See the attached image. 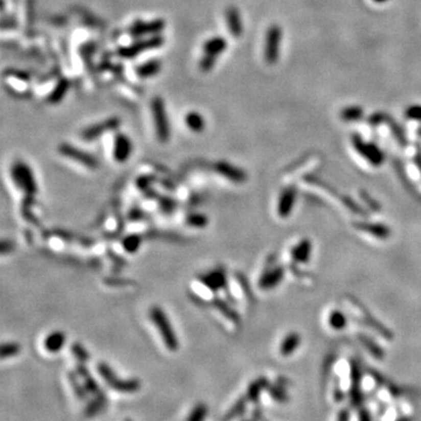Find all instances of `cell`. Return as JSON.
I'll use <instances>...</instances> for the list:
<instances>
[{
    "label": "cell",
    "instance_id": "cell-15",
    "mask_svg": "<svg viewBox=\"0 0 421 421\" xmlns=\"http://www.w3.org/2000/svg\"><path fill=\"white\" fill-rule=\"evenodd\" d=\"M199 281L206 287V288H208L212 291L225 289L226 287H227V277H226V272L222 268L214 269L212 270V272L200 275Z\"/></svg>",
    "mask_w": 421,
    "mask_h": 421
},
{
    "label": "cell",
    "instance_id": "cell-31",
    "mask_svg": "<svg viewBox=\"0 0 421 421\" xmlns=\"http://www.w3.org/2000/svg\"><path fill=\"white\" fill-rule=\"evenodd\" d=\"M213 306L216 309L219 310L222 315L226 316V318L229 319L230 322L236 323V324H238V323L240 322V316H239L237 311L234 310L233 308L230 307L226 301H222L221 298H214Z\"/></svg>",
    "mask_w": 421,
    "mask_h": 421
},
{
    "label": "cell",
    "instance_id": "cell-37",
    "mask_svg": "<svg viewBox=\"0 0 421 421\" xmlns=\"http://www.w3.org/2000/svg\"><path fill=\"white\" fill-rule=\"evenodd\" d=\"M71 351L72 354L74 355V357L78 359L79 363L87 364L89 362V359H90V355H89L86 347L82 346V344H80L78 342H74L72 344Z\"/></svg>",
    "mask_w": 421,
    "mask_h": 421
},
{
    "label": "cell",
    "instance_id": "cell-27",
    "mask_svg": "<svg viewBox=\"0 0 421 421\" xmlns=\"http://www.w3.org/2000/svg\"><path fill=\"white\" fill-rule=\"evenodd\" d=\"M71 87V82L67 79H61L56 83L55 88L51 91L47 97V102L51 104H59L66 96L68 89Z\"/></svg>",
    "mask_w": 421,
    "mask_h": 421
},
{
    "label": "cell",
    "instance_id": "cell-7",
    "mask_svg": "<svg viewBox=\"0 0 421 421\" xmlns=\"http://www.w3.org/2000/svg\"><path fill=\"white\" fill-rule=\"evenodd\" d=\"M282 28L278 25L269 26L268 31L266 33L265 41V60L267 63L274 64L278 60L280 55V44L282 42Z\"/></svg>",
    "mask_w": 421,
    "mask_h": 421
},
{
    "label": "cell",
    "instance_id": "cell-40",
    "mask_svg": "<svg viewBox=\"0 0 421 421\" xmlns=\"http://www.w3.org/2000/svg\"><path fill=\"white\" fill-rule=\"evenodd\" d=\"M267 391L269 392L270 396H272L275 402L282 403V404L288 402V395H287L286 391L283 390L281 385H274V384H269V386H268V388H267Z\"/></svg>",
    "mask_w": 421,
    "mask_h": 421
},
{
    "label": "cell",
    "instance_id": "cell-43",
    "mask_svg": "<svg viewBox=\"0 0 421 421\" xmlns=\"http://www.w3.org/2000/svg\"><path fill=\"white\" fill-rule=\"evenodd\" d=\"M363 199L365 200L368 205H370L371 208H373V209H376V211H379V209H380L378 202L376 201V200H372L371 198H370V196H368L367 193H363Z\"/></svg>",
    "mask_w": 421,
    "mask_h": 421
},
{
    "label": "cell",
    "instance_id": "cell-39",
    "mask_svg": "<svg viewBox=\"0 0 421 421\" xmlns=\"http://www.w3.org/2000/svg\"><path fill=\"white\" fill-rule=\"evenodd\" d=\"M346 317L344 316L343 313L338 310H335L333 313L330 314V317H329V324L331 325V328L335 330H343L344 328L346 325Z\"/></svg>",
    "mask_w": 421,
    "mask_h": 421
},
{
    "label": "cell",
    "instance_id": "cell-8",
    "mask_svg": "<svg viewBox=\"0 0 421 421\" xmlns=\"http://www.w3.org/2000/svg\"><path fill=\"white\" fill-rule=\"evenodd\" d=\"M58 151L60 155H62L63 157L71 158L72 160L76 161L83 167H86L90 170H96L100 167L99 160L95 156H92L91 153L82 151V150L74 147L69 143H62L59 145Z\"/></svg>",
    "mask_w": 421,
    "mask_h": 421
},
{
    "label": "cell",
    "instance_id": "cell-5",
    "mask_svg": "<svg viewBox=\"0 0 421 421\" xmlns=\"http://www.w3.org/2000/svg\"><path fill=\"white\" fill-rule=\"evenodd\" d=\"M151 110L157 138L158 141L161 142V143H167L170 139V135H171V129H170L167 109H165L164 101L161 97H155V99L152 100Z\"/></svg>",
    "mask_w": 421,
    "mask_h": 421
},
{
    "label": "cell",
    "instance_id": "cell-12",
    "mask_svg": "<svg viewBox=\"0 0 421 421\" xmlns=\"http://www.w3.org/2000/svg\"><path fill=\"white\" fill-rule=\"evenodd\" d=\"M351 387H350V400L352 407L358 408L363 403V393L360 382H362V371H360L359 363L357 360L351 362Z\"/></svg>",
    "mask_w": 421,
    "mask_h": 421
},
{
    "label": "cell",
    "instance_id": "cell-47",
    "mask_svg": "<svg viewBox=\"0 0 421 421\" xmlns=\"http://www.w3.org/2000/svg\"><path fill=\"white\" fill-rule=\"evenodd\" d=\"M375 3H385V2H387V0H373Z\"/></svg>",
    "mask_w": 421,
    "mask_h": 421
},
{
    "label": "cell",
    "instance_id": "cell-23",
    "mask_svg": "<svg viewBox=\"0 0 421 421\" xmlns=\"http://www.w3.org/2000/svg\"><path fill=\"white\" fill-rule=\"evenodd\" d=\"M161 71V61L158 59L148 60L136 67V75L141 79H150L156 76Z\"/></svg>",
    "mask_w": 421,
    "mask_h": 421
},
{
    "label": "cell",
    "instance_id": "cell-2",
    "mask_svg": "<svg viewBox=\"0 0 421 421\" xmlns=\"http://www.w3.org/2000/svg\"><path fill=\"white\" fill-rule=\"evenodd\" d=\"M97 372H99V375L104 380L105 384L114 391L119 392V393H135L142 386L141 380L137 378H119L116 376V372L104 362H100L97 364Z\"/></svg>",
    "mask_w": 421,
    "mask_h": 421
},
{
    "label": "cell",
    "instance_id": "cell-34",
    "mask_svg": "<svg viewBox=\"0 0 421 421\" xmlns=\"http://www.w3.org/2000/svg\"><path fill=\"white\" fill-rule=\"evenodd\" d=\"M364 115L363 109L358 107V105H350V107L344 108L341 112V119L344 122L351 123L356 122V121H359Z\"/></svg>",
    "mask_w": 421,
    "mask_h": 421
},
{
    "label": "cell",
    "instance_id": "cell-6",
    "mask_svg": "<svg viewBox=\"0 0 421 421\" xmlns=\"http://www.w3.org/2000/svg\"><path fill=\"white\" fill-rule=\"evenodd\" d=\"M164 42L165 40L160 34L151 35L149 36V38L138 39L133 43L128 44V46L121 47L120 50L117 51V53H119V55L123 59H133L144 52L160 48L164 44Z\"/></svg>",
    "mask_w": 421,
    "mask_h": 421
},
{
    "label": "cell",
    "instance_id": "cell-9",
    "mask_svg": "<svg viewBox=\"0 0 421 421\" xmlns=\"http://www.w3.org/2000/svg\"><path fill=\"white\" fill-rule=\"evenodd\" d=\"M352 144L360 156H363L365 159L371 163L372 165H376V167H379L384 163L385 160V155L384 152L380 150L377 145L372 144V143H365L360 136L354 135L352 136Z\"/></svg>",
    "mask_w": 421,
    "mask_h": 421
},
{
    "label": "cell",
    "instance_id": "cell-48",
    "mask_svg": "<svg viewBox=\"0 0 421 421\" xmlns=\"http://www.w3.org/2000/svg\"><path fill=\"white\" fill-rule=\"evenodd\" d=\"M398 421H410V419H407V418H403V419H399Z\"/></svg>",
    "mask_w": 421,
    "mask_h": 421
},
{
    "label": "cell",
    "instance_id": "cell-28",
    "mask_svg": "<svg viewBox=\"0 0 421 421\" xmlns=\"http://www.w3.org/2000/svg\"><path fill=\"white\" fill-rule=\"evenodd\" d=\"M185 124L190 130L194 133H200L205 129V119L204 116L198 111H190L185 115Z\"/></svg>",
    "mask_w": 421,
    "mask_h": 421
},
{
    "label": "cell",
    "instance_id": "cell-50",
    "mask_svg": "<svg viewBox=\"0 0 421 421\" xmlns=\"http://www.w3.org/2000/svg\"><path fill=\"white\" fill-rule=\"evenodd\" d=\"M125 421H132V420H130V419H127Z\"/></svg>",
    "mask_w": 421,
    "mask_h": 421
},
{
    "label": "cell",
    "instance_id": "cell-24",
    "mask_svg": "<svg viewBox=\"0 0 421 421\" xmlns=\"http://www.w3.org/2000/svg\"><path fill=\"white\" fill-rule=\"evenodd\" d=\"M107 405H108L107 395L94 396V399L87 403L86 407H84V410H83V415L88 419L94 418V416L101 414V413L105 410Z\"/></svg>",
    "mask_w": 421,
    "mask_h": 421
},
{
    "label": "cell",
    "instance_id": "cell-1",
    "mask_svg": "<svg viewBox=\"0 0 421 421\" xmlns=\"http://www.w3.org/2000/svg\"><path fill=\"white\" fill-rule=\"evenodd\" d=\"M149 316L153 324L157 328L158 333L160 334L161 339H163L165 344V347L171 352L178 351V349H179V341H178L171 322H170L168 315L164 313V310L160 307L153 306L149 311Z\"/></svg>",
    "mask_w": 421,
    "mask_h": 421
},
{
    "label": "cell",
    "instance_id": "cell-10",
    "mask_svg": "<svg viewBox=\"0 0 421 421\" xmlns=\"http://www.w3.org/2000/svg\"><path fill=\"white\" fill-rule=\"evenodd\" d=\"M165 28V21L163 19H153L151 21H144V20H136L132 24L129 33L132 38L141 39L144 36H151L160 34Z\"/></svg>",
    "mask_w": 421,
    "mask_h": 421
},
{
    "label": "cell",
    "instance_id": "cell-33",
    "mask_svg": "<svg viewBox=\"0 0 421 421\" xmlns=\"http://www.w3.org/2000/svg\"><path fill=\"white\" fill-rule=\"evenodd\" d=\"M208 415V407L204 403H198L186 416L185 421H205Z\"/></svg>",
    "mask_w": 421,
    "mask_h": 421
},
{
    "label": "cell",
    "instance_id": "cell-17",
    "mask_svg": "<svg viewBox=\"0 0 421 421\" xmlns=\"http://www.w3.org/2000/svg\"><path fill=\"white\" fill-rule=\"evenodd\" d=\"M295 200H296V190L295 188H287L280 194L277 202V214L280 218H288L293 211Z\"/></svg>",
    "mask_w": 421,
    "mask_h": 421
},
{
    "label": "cell",
    "instance_id": "cell-32",
    "mask_svg": "<svg viewBox=\"0 0 421 421\" xmlns=\"http://www.w3.org/2000/svg\"><path fill=\"white\" fill-rule=\"evenodd\" d=\"M359 341L362 342L363 345L366 347L367 351L370 352V354L373 356L376 359H383L384 357H385V352L382 350V347H380L378 344L373 341V339L368 338L367 336L359 335Z\"/></svg>",
    "mask_w": 421,
    "mask_h": 421
},
{
    "label": "cell",
    "instance_id": "cell-13",
    "mask_svg": "<svg viewBox=\"0 0 421 421\" xmlns=\"http://www.w3.org/2000/svg\"><path fill=\"white\" fill-rule=\"evenodd\" d=\"M214 170L220 176L225 177L226 179L232 181V183L242 184L247 180V173L245 170L238 168L236 165L228 163V161H217L216 165H214Z\"/></svg>",
    "mask_w": 421,
    "mask_h": 421
},
{
    "label": "cell",
    "instance_id": "cell-35",
    "mask_svg": "<svg viewBox=\"0 0 421 421\" xmlns=\"http://www.w3.org/2000/svg\"><path fill=\"white\" fill-rule=\"evenodd\" d=\"M142 240L143 239L138 234H129V236L123 238L122 246L125 252L133 254L139 249V247L142 246Z\"/></svg>",
    "mask_w": 421,
    "mask_h": 421
},
{
    "label": "cell",
    "instance_id": "cell-22",
    "mask_svg": "<svg viewBox=\"0 0 421 421\" xmlns=\"http://www.w3.org/2000/svg\"><path fill=\"white\" fill-rule=\"evenodd\" d=\"M268 386L269 382L268 379L265 377H259L258 379L253 380L248 385V387H247L246 392V396L247 399H248V402L256 404L259 402V399H260L262 392L266 391Z\"/></svg>",
    "mask_w": 421,
    "mask_h": 421
},
{
    "label": "cell",
    "instance_id": "cell-36",
    "mask_svg": "<svg viewBox=\"0 0 421 421\" xmlns=\"http://www.w3.org/2000/svg\"><path fill=\"white\" fill-rule=\"evenodd\" d=\"M186 225L193 228H204L208 224L207 216L201 213H191L186 217Z\"/></svg>",
    "mask_w": 421,
    "mask_h": 421
},
{
    "label": "cell",
    "instance_id": "cell-42",
    "mask_svg": "<svg viewBox=\"0 0 421 421\" xmlns=\"http://www.w3.org/2000/svg\"><path fill=\"white\" fill-rule=\"evenodd\" d=\"M14 248V244L10 240H3L2 241V253L3 254H7L10 253L11 250H13Z\"/></svg>",
    "mask_w": 421,
    "mask_h": 421
},
{
    "label": "cell",
    "instance_id": "cell-45",
    "mask_svg": "<svg viewBox=\"0 0 421 421\" xmlns=\"http://www.w3.org/2000/svg\"><path fill=\"white\" fill-rule=\"evenodd\" d=\"M350 420V414L346 410H342L339 412V414L337 416V421H349Z\"/></svg>",
    "mask_w": 421,
    "mask_h": 421
},
{
    "label": "cell",
    "instance_id": "cell-44",
    "mask_svg": "<svg viewBox=\"0 0 421 421\" xmlns=\"http://www.w3.org/2000/svg\"><path fill=\"white\" fill-rule=\"evenodd\" d=\"M359 421H372L370 412L367 410H360L359 412Z\"/></svg>",
    "mask_w": 421,
    "mask_h": 421
},
{
    "label": "cell",
    "instance_id": "cell-11",
    "mask_svg": "<svg viewBox=\"0 0 421 421\" xmlns=\"http://www.w3.org/2000/svg\"><path fill=\"white\" fill-rule=\"evenodd\" d=\"M120 125L121 120L119 117H109V119L102 121V122L89 125L88 128L81 132V137L86 141H94L104 135V133L116 130V129L120 128Z\"/></svg>",
    "mask_w": 421,
    "mask_h": 421
},
{
    "label": "cell",
    "instance_id": "cell-4",
    "mask_svg": "<svg viewBox=\"0 0 421 421\" xmlns=\"http://www.w3.org/2000/svg\"><path fill=\"white\" fill-rule=\"evenodd\" d=\"M12 180L19 190H22L26 196H34L38 192L35 178L31 168L21 160L15 161L11 168Z\"/></svg>",
    "mask_w": 421,
    "mask_h": 421
},
{
    "label": "cell",
    "instance_id": "cell-20",
    "mask_svg": "<svg viewBox=\"0 0 421 421\" xmlns=\"http://www.w3.org/2000/svg\"><path fill=\"white\" fill-rule=\"evenodd\" d=\"M66 341V335H64L62 331L55 330L46 336V338H44L43 341V347L44 350L51 352V354H56V352L61 351L63 349Z\"/></svg>",
    "mask_w": 421,
    "mask_h": 421
},
{
    "label": "cell",
    "instance_id": "cell-46",
    "mask_svg": "<svg viewBox=\"0 0 421 421\" xmlns=\"http://www.w3.org/2000/svg\"><path fill=\"white\" fill-rule=\"evenodd\" d=\"M252 419L254 421H261L262 420V412L260 410H255L253 413Z\"/></svg>",
    "mask_w": 421,
    "mask_h": 421
},
{
    "label": "cell",
    "instance_id": "cell-18",
    "mask_svg": "<svg viewBox=\"0 0 421 421\" xmlns=\"http://www.w3.org/2000/svg\"><path fill=\"white\" fill-rule=\"evenodd\" d=\"M226 22H227V27L229 33L232 34L234 38H240L242 34V21L240 12L234 6H229L226 10Z\"/></svg>",
    "mask_w": 421,
    "mask_h": 421
},
{
    "label": "cell",
    "instance_id": "cell-41",
    "mask_svg": "<svg viewBox=\"0 0 421 421\" xmlns=\"http://www.w3.org/2000/svg\"><path fill=\"white\" fill-rule=\"evenodd\" d=\"M405 117L411 121H419L421 122V105L413 104L410 105L406 110H405Z\"/></svg>",
    "mask_w": 421,
    "mask_h": 421
},
{
    "label": "cell",
    "instance_id": "cell-29",
    "mask_svg": "<svg viewBox=\"0 0 421 421\" xmlns=\"http://www.w3.org/2000/svg\"><path fill=\"white\" fill-rule=\"evenodd\" d=\"M301 344V336L297 333H291L286 336L280 345V354L283 357H288L293 352L297 349Z\"/></svg>",
    "mask_w": 421,
    "mask_h": 421
},
{
    "label": "cell",
    "instance_id": "cell-25",
    "mask_svg": "<svg viewBox=\"0 0 421 421\" xmlns=\"http://www.w3.org/2000/svg\"><path fill=\"white\" fill-rule=\"evenodd\" d=\"M67 378H68V382H69V385L72 387L73 392H74L76 398L81 400V402H86V400L88 399L89 392L87 391V388L86 386H84L82 379H81L80 376L78 375V372L69 371L68 372Z\"/></svg>",
    "mask_w": 421,
    "mask_h": 421
},
{
    "label": "cell",
    "instance_id": "cell-30",
    "mask_svg": "<svg viewBox=\"0 0 421 421\" xmlns=\"http://www.w3.org/2000/svg\"><path fill=\"white\" fill-rule=\"evenodd\" d=\"M311 254V242L308 239H305L295 246L291 252V258L296 262H307L310 259Z\"/></svg>",
    "mask_w": 421,
    "mask_h": 421
},
{
    "label": "cell",
    "instance_id": "cell-38",
    "mask_svg": "<svg viewBox=\"0 0 421 421\" xmlns=\"http://www.w3.org/2000/svg\"><path fill=\"white\" fill-rule=\"evenodd\" d=\"M21 351V346L20 344L15 342H7L4 343L2 345V349H0V355H2L3 359L6 358H12L14 356H17Z\"/></svg>",
    "mask_w": 421,
    "mask_h": 421
},
{
    "label": "cell",
    "instance_id": "cell-3",
    "mask_svg": "<svg viewBox=\"0 0 421 421\" xmlns=\"http://www.w3.org/2000/svg\"><path fill=\"white\" fill-rule=\"evenodd\" d=\"M227 40L222 36H212L202 44V56L199 62L201 72L208 73L216 66L219 56L227 50Z\"/></svg>",
    "mask_w": 421,
    "mask_h": 421
},
{
    "label": "cell",
    "instance_id": "cell-49",
    "mask_svg": "<svg viewBox=\"0 0 421 421\" xmlns=\"http://www.w3.org/2000/svg\"><path fill=\"white\" fill-rule=\"evenodd\" d=\"M242 421H254L253 419L252 420H249V419H245V420H242Z\"/></svg>",
    "mask_w": 421,
    "mask_h": 421
},
{
    "label": "cell",
    "instance_id": "cell-14",
    "mask_svg": "<svg viewBox=\"0 0 421 421\" xmlns=\"http://www.w3.org/2000/svg\"><path fill=\"white\" fill-rule=\"evenodd\" d=\"M132 142L125 133H116L112 148V156L117 163H125L132 153Z\"/></svg>",
    "mask_w": 421,
    "mask_h": 421
},
{
    "label": "cell",
    "instance_id": "cell-19",
    "mask_svg": "<svg viewBox=\"0 0 421 421\" xmlns=\"http://www.w3.org/2000/svg\"><path fill=\"white\" fill-rule=\"evenodd\" d=\"M283 275H285L283 267H276V268L270 269L262 275L260 281H259V287L263 290L272 289L281 282Z\"/></svg>",
    "mask_w": 421,
    "mask_h": 421
},
{
    "label": "cell",
    "instance_id": "cell-21",
    "mask_svg": "<svg viewBox=\"0 0 421 421\" xmlns=\"http://www.w3.org/2000/svg\"><path fill=\"white\" fill-rule=\"evenodd\" d=\"M355 227L363 230V232L370 233L371 236H373L378 239H382V240H385V239L390 238L391 236V229L387 227L386 225L383 224H371V222H356Z\"/></svg>",
    "mask_w": 421,
    "mask_h": 421
},
{
    "label": "cell",
    "instance_id": "cell-26",
    "mask_svg": "<svg viewBox=\"0 0 421 421\" xmlns=\"http://www.w3.org/2000/svg\"><path fill=\"white\" fill-rule=\"evenodd\" d=\"M247 404H248V399L247 396H240L232 406H230L227 412L222 416V421H233L244 414L247 410Z\"/></svg>",
    "mask_w": 421,
    "mask_h": 421
},
{
    "label": "cell",
    "instance_id": "cell-16",
    "mask_svg": "<svg viewBox=\"0 0 421 421\" xmlns=\"http://www.w3.org/2000/svg\"><path fill=\"white\" fill-rule=\"evenodd\" d=\"M75 371L78 372V375L80 376V378L82 379V382L86 386L87 391L89 392V394H92L94 396H101L105 395L104 391L100 387L97 380L92 377V375L89 371V368L84 363H78V365L75 367Z\"/></svg>",
    "mask_w": 421,
    "mask_h": 421
}]
</instances>
